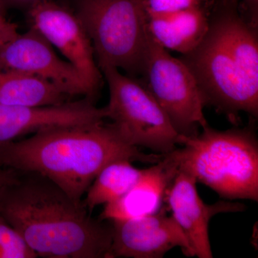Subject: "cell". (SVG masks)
<instances>
[{
	"mask_svg": "<svg viewBox=\"0 0 258 258\" xmlns=\"http://www.w3.org/2000/svg\"><path fill=\"white\" fill-rule=\"evenodd\" d=\"M0 190V216L37 254L52 258H109L113 227L90 216L45 176L18 172Z\"/></svg>",
	"mask_w": 258,
	"mask_h": 258,
	"instance_id": "cell-1",
	"label": "cell"
},
{
	"mask_svg": "<svg viewBox=\"0 0 258 258\" xmlns=\"http://www.w3.org/2000/svg\"><path fill=\"white\" fill-rule=\"evenodd\" d=\"M163 154H145L104 122L43 129L23 140L0 144V165L45 176L82 203L93 181L115 161L156 164Z\"/></svg>",
	"mask_w": 258,
	"mask_h": 258,
	"instance_id": "cell-2",
	"label": "cell"
},
{
	"mask_svg": "<svg viewBox=\"0 0 258 258\" xmlns=\"http://www.w3.org/2000/svg\"><path fill=\"white\" fill-rule=\"evenodd\" d=\"M237 0H216L208 31L180 60L196 80L205 106L237 125L240 112L258 115V31Z\"/></svg>",
	"mask_w": 258,
	"mask_h": 258,
	"instance_id": "cell-3",
	"label": "cell"
},
{
	"mask_svg": "<svg viewBox=\"0 0 258 258\" xmlns=\"http://www.w3.org/2000/svg\"><path fill=\"white\" fill-rule=\"evenodd\" d=\"M165 154L186 173L227 200H258V142L254 127L218 131L210 125L182 137Z\"/></svg>",
	"mask_w": 258,
	"mask_h": 258,
	"instance_id": "cell-4",
	"label": "cell"
},
{
	"mask_svg": "<svg viewBox=\"0 0 258 258\" xmlns=\"http://www.w3.org/2000/svg\"><path fill=\"white\" fill-rule=\"evenodd\" d=\"M75 6L98 68L141 75L149 35L147 0H75Z\"/></svg>",
	"mask_w": 258,
	"mask_h": 258,
	"instance_id": "cell-5",
	"label": "cell"
},
{
	"mask_svg": "<svg viewBox=\"0 0 258 258\" xmlns=\"http://www.w3.org/2000/svg\"><path fill=\"white\" fill-rule=\"evenodd\" d=\"M100 70L109 88V103L105 106L107 118L125 142L159 154L181 145L183 137L143 83L113 66Z\"/></svg>",
	"mask_w": 258,
	"mask_h": 258,
	"instance_id": "cell-6",
	"label": "cell"
},
{
	"mask_svg": "<svg viewBox=\"0 0 258 258\" xmlns=\"http://www.w3.org/2000/svg\"><path fill=\"white\" fill-rule=\"evenodd\" d=\"M143 83L181 137H191L208 125L203 96L190 70L150 35L142 72Z\"/></svg>",
	"mask_w": 258,
	"mask_h": 258,
	"instance_id": "cell-7",
	"label": "cell"
},
{
	"mask_svg": "<svg viewBox=\"0 0 258 258\" xmlns=\"http://www.w3.org/2000/svg\"><path fill=\"white\" fill-rule=\"evenodd\" d=\"M30 28L36 30L77 69L93 100L103 82L91 40L75 12L56 3L42 2L28 10Z\"/></svg>",
	"mask_w": 258,
	"mask_h": 258,
	"instance_id": "cell-8",
	"label": "cell"
},
{
	"mask_svg": "<svg viewBox=\"0 0 258 258\" xmlns=\"http://www.w3.org/2000/svg\"><path fill=\"white\" fill-rule=\"evenodd\" d=\"M0 69L33 75L53 83L70 97L85 96L94 101L81 75L35 29L30 28L0 44Z\"/></svg>",
	"mask_w": 258,
	"mask_h": 258,
	"instance_id": "cell-9",
	"label": "cell"
},
{
	"mask_svg": "<svg viewBox=\"0 0 258 258\" xmlns=\"http://www.w3.org/2000/svg\"><path fill=\"white\" fill-rule=\"evenodd\" d=\"M111 222L109 258H160L174 247H181L186 256L193 257L184 232L164 209L146 216Z\"/></svg>",
	"mask_w": 258,
	"mask_h": 258,
	"instance_id": "cell-10",
	"label": "cell"
},
{
	"mask_svg": "<svg viewBox=\"0 0 258 258\" xmlns=\"http://www.w3.org/2000/svg\"><path fill=\"white\" fill-rule=\"evenodd\" d=\"M197 183L193 176L177 171L166 190L164 203L186 236L193 257L212 258L209 236L210 220L217 214L244 211L245 206L225 201L208 205L199 195Z\"/></svg>",
	"mask_w": 258,
	"mask_h": 258,
	"instance_id": "cell-11",
	"label": "cell"
},
{
	"mask_svg": "<svg viewBox=\"0 0 258 258\" xmlns=\"http://www.w3.org/2000/svg\"><path fill=\"white\" fill-rule=\"evenodd\" d=\"M107 118L106 107L98 108L92 100L68 101L47 106L0 104V144L22 136L52 127L92 124Z\"/></svg>",
	"mask_w": 258,
	"mask_h": 258,
	"instance_id": "cell-12",
	"label": "cell"
},
{
	"mask_svg": "<svg viewBox=\"0 0 258 258\" xmlns=\"http://www.w3.org/2000/svg\"><path fill=\"white\" fill-rule=\"evenodd\" d=\"M177 169L166 154L145 173L133 187L119 198L104 205L101 221L128 220L159 211L166 191L175 177Z\"/></svg>",
	"mask_w": 258,
	"mask_h": 258,
	"instance_id": "cell-13",
	"label": "cell"
},
{
	"mask_svg": "<svg viewBox=\"0 0 258 258\" xmlns=\"http://www.w3.org/2000/svg\"><path fill=\"white\" fill-rule=\"evenodd\" d=\"M209 2L181 11L164 14L147 12V27L153 38L166 50L187 53L208 31Z\"/></svg>",
	"mask_w": 258,
	"mask_h": 258,
	"instance_id": "cell-14",
	"label": "cell"
},
{
	"mask_svg": "<svg viewBox=\"0 0 258 258\" xmlns=\"http://www.w3.org/2000/svg\"><path fill=\"white\" fill-rule=\"evenodd\" d=\"M69 97L47 80L13 70L0 69V104L55 106L69 101Z\"/></svg>",
	"mask_w": 258,
	"mask_h": 258,
	"instance_id": "cell-15",
	"label": "cell"
},
{
	"mask_svg": "<svg viewBox=\"0 0 258 258\" xmlns=\"http://www.w3.org/2000/svg\"><path fill=\"white\" fill-rule=\"evenodd\" d=\"M146 169L134 167L132 161L118 160L103 168L87 191L83 205L91 212L97 206L111 203L137 184Z\"/></svg>",
	"mask_w": 258,
	"mask_h": 258,
	"instance_id": "cell-16",
	"label": "cell"
},
{
	"mask_svg": "<svg viewBox=\"0 0 258 258\" xmlns=\"http://www.w3.org/2000/svg\"><path fill=\"white\" fill-rule=\"evenodd\" d=\"M37 254L18 231L0 216V258H35Z\"/></svg>",
	"mask_w": 258,
	"mask_h": 258,
	"instance_id": "cell-17",
	"label": "cell"
},
{
	"mask_svg": "<svg viewBox=\"0 0 258 258\" xmlns=\"http://www.w3.org/2000/svg\"><path fill=\"white\" fill-rule=\"evenodd\" d=\"M208 2L209 0H147V10L154 14L176 13Z\"/></svg>",
	"mask_w": 258,
	"mask_h": 258,
	"instance_id": "cell-18",
	"label": "cell"
},
{
	"mask_svg": "<svg viewBox=\"0 0 258 258\" xmlns=\"http://www.w3.org/2000/svg\"><path fill=\"white\" fill-rule=\"evenodd\" d=\"M18 34L16 26L5 18L0 8V44L11 40Z\"/></svg>",
	"mask_w": 258,
	"mask_h": 258,
	"instance_id": "cell-19",
	"label": "cell"
},
{
	"mask_svg": "<svg viewBox=\"0 0 258 258\" xmlns=\"http://www.w3.org/2000/svg\"><path fill=\"white\" fill-rule=\"evenodd\" d=\"M252 23L258 24V0H237Z\"/></svg>",
	"mask_w": 258,
	"mask_h": 258,
	"instance_id": "cell-20",
	"label": "cell"
},
{
	"mask_svg": "<svg viewBox=\"0 0 258 258\" xmlns=\"http://www.w3.org/2000/svg\"><path fill=\"white\" fill-rule=\"evenodd\" d=\"M18 176V173L17 171L0 165V190L14 182Z\"/></svg>",
	"mask_w": 258,
	"mask_h": 258,
	"instance_id": "cell-21",
	"label": "cell"
},
{
	"mask_svg": "<svg viewBox=\"0 0 258 258\" xmlns=\"http://www.w3.org/2000/svg\"><path fill=\"white\" fill-rule=\"evenodd\" d=\"M45 1H50V0H0V3L11 8H25L28 10L37 3Z\"/></svg>",
	"mask_w": 258,
	"mask_h": 258,
	"instance_id": "cell-22",
	"label": "cell"
}]
</instances>
